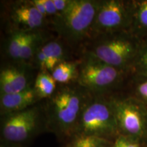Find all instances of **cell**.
Wrapping results in <instances>:
<instances>
[{
	"mask_svg": "<svg viewBox=\"0 0 147 147\" xmlns=\"http://www.w3.org/2000/svg\"><path fill=\"white\" fill-rule=\"evenodd\" d=\"M33 3L36 7L37 10L40 12V14H41L42 16H44L45 18L47 19V12H46V9L45 5L42 2V0H32Z\"/></svg>",
	"mask_w": 147,
	"mask_h": 147,
	"instance_id": "obj_25",
	"label": "cell"
},
{
	"mask_svg": "<svg viewBox=\"0 0 147 147\" xmlns=\"http://www.w3.org/2000/svg\"><path fill=\"white\" fill-rule=\"evenodd\" d=\"M131 71L136 76H147V39L141 40L140 47Z\"/></svg>",
	"mask_w": 147,
	"mask_h": 147,
	"instance_id": "obj_19",
	"label": "cell"
},
{
	"mask_svg": "<svg viewBox=\"0 0 147 147\" xmlns=\"http://www.w3.org/2000/svg\"><path fill=\"white\" fill-rule=\"evenodd\" d=\"M100 1L72 0L65 12L52 18L59 38L71 47L90 40Z\"/></svg>",
	"mask_w": 147,
	"mask_h": 147,
	"instance_id": "obj_2",
	"label": "cell"
},
{
	"mask_svg": "<svg viewBox=\"0 0 147 147\" xmlns=\"http://www.w3.org/2000/svg\"><path fill=\"white\" fill-rule=\"evenodd\" d=\"M42 2L45 5L47 17H52L53 18L58 15V12L55 8L53 0H42Z\"/></svg>",
	"mask_w": 147,
	"mask_h": 147,
	"instance_id": "obj_23",
	"label": "cell"
},
{
	"mask_svg": "<svg viewBox=\"0 0 147 147\" xmlns=\"http://www.w3.org/2000/svg\"><path fill=\"white\" fill-rule=\"evenodd\" d=\"M112 141L86 135H75L66 142L65 147H110Z\"/></svg>",
	"mask_w": 147,
	"mask_h": 147,
	"instance_id": "obj_17",
	"label": "cell"
},
{
	"mask_svg": "<svg viewBox=\"0 0 147 147\" xmlns=\"http://www.w3.org/2000/svg\"><path fill=\"white\" fill-rule=\"evenodd\" d=\"M25 32H12L10 34L6 44V53L9 57L18 61L22 47L28 38L29 34Z\"/></svg>",
	"mask_w": 147,
	"mask_h": 147,
	"instance_id": "obj_18",
	"label": "cell"
},
{
	"mask_svg": "<svg viewBox=\"0 0 147 147\" xmlns=\"http://www.w3.org/2000/svg\"><path fill=\"white\" fill-rule=\"evenodd\" d=\"M10 33L40 32L47 22L32 0L14 1L8 12Z\"/></svg>",
	"mask_w": 147,
	"mask_h": 147,
	"instance_id": "obj_9",
	"label": "cell"
},
{
	"mask_svg": "<svg viewBox=\"0 0 147 147\" xmlns=\"http://www.w3.org/2000/svg\"><path fill=\"white\" fill-rule=\"evenodd\" d=\"M132 20V1L100 0L91 38L122 32H129Z\"/></svg>",
	"mask_w": 147,
	"mask_h": 147,
	"instance_id": "obj_8",
	"label": "cell"
},
{
	"mask_svg": "<svg viewBox=\"0 0 147 147\" xmlns=\"http://www.w3.org/2000/svg\"><path fill=\"white\" fill-rule=\"evenodd\" d=\"M0 147H25V145L18 144H12V143L1 142V144H0Z\"/></svg>",
	"mask_w": 147,
	"mask_h": 147,
	"instance_id": "obj_26",
	"label": "cell"
},
{
	"mask_svg": "<svg viewBox=\"0 0 147 147\" xmlns=\"http://www.w3.org/2000/svg\"><path fill=\"white\" fill-rule=\"evenodd\" d=\"M79 61H65L58 64L52 71V76L57 83L69 84L76 82L78 76Z\"/></svg>",
	"mask_w": 147,
	"mask_h": 147,
	"instance_id": "obj_13",
	"label": "cell"
},
{
	"mask_svg": "<svg viewBox=\"0 0 147 147\" xmlns=\"http://www.w3.org/2000/svg\"><path fill=\"white\" fill-rule=\"evenodd\" d=\"M28 64L8 65L0 71V95L23 91L34 86V81L28 70Z\"/></svg>",
	"mask_w": 147,
	"mask_h": 147,
	"instance_id": "obj_10",
	"label": "cell"
},
{
	"mask_svg": "<svg viewBox=\"0 0 147 147\" xmlns=\"http://www.w3.org/2000/svg\"><path fill=\"white\" fill-rule=\"evenodd\" d=\"M34 87L41 100L50 98L57 88L52 74L48 71H39L34 80Z\"/></svg>",
	"mask_w": 147,
	"mask_h": 147,
	"instance_id": "obj_16",
	"label": "cell"
},
{
	"mask_svg": "<svg viewBox=\"0 0 147 147\" xmlns=\"http://www.w3.org/2000/svg\"><path fill=\"white\" fill-rule=\"evenodd\" d=\"M128 73L84 53L80 61L76 83L93 95H104L118 87Z\"/></svg>",
	"mask_w": 147,
	"mask_h": 147,
	"instance_id": "obj_6",
	"label": "cell"
},
{
	"mask_svg": "<svg viewBox=\"0 0 147 147\" xmlns=\"http://www.w3.org/2000/svg\"><path fill=\"white\" fill-rule=\"evenodd\" d=\"M41 49L49 59V72H52L58 64L68 61L66 58V51L63 41L59 38L46 41Z\"/></svg>",
	"mask_w": 147,
	"mask_h": 147,
	"instance_id": "obj_14",
	"label": "cell"
},
{
	"mask_svg": "<svg viewBox=\"0 0 147 147\" xmlns=\"http://www.w3.org/2000/svg\"><path fill=\"white\" fill-rule=\"evenodd\" d=\"M72 0H53L58 14H60L67 10L70 5Z\"/></svg>",
	"mask_w": 147,
	"mask_h": 147,
	"instance_id": "obj_24",
	"label": "cell"
},
{
	"mask_svg": "<svg viewBox=\"0 0 147 147\" xmlns=\"http://www.w3.org/2000/svg\"><path fill=\"white\" fill-rule=\"evenodd\" d=\"M134 96L147 106V76H136Z\"/></svg>",
	"mask_w": 147,
	"mask_h": 147,
	"instance_id": "obj_20",
	"label": "cell"
},
{
	"mask_svg": "<svg viewBox=\"0 0 147 147\" xmlns=\"http://www.w3.org/2000/svg\"><path fill=\"white\" fill-rule=\"evenodd\" d=\"M75 135L92 136L112 142L119 136L112 97L92 96L80 116Z\"/></svg>",
	"mask_w": 147,
	"mask_h": 147,
	"instance_id": "obj_4",
	"label": "cell"
},
{
	"mask_svg": "<svg viewBox=\"0 0 147 147\" xmlns=\"http://www.w3.org/2000/svg\"><path fill=\"white\" fill-rule=\"evenodd\" d=\"M47 131L44 108L35 105L1 117V142L24 144Z\"/></svg>",
	"mask_w": 147,
	"mask_h": 147,
	"instance_id": "obj_5",
	"label": "cell"
},
{
	"mask_svg": "<svg viewBox=\"0 0 147 147\" xmlns=\"http://www.w3.org/2000/svg\"><path fill=\"white\" fill-rule=\"evenodd\" d=\"M45 42L41 31L31 32L20 52L18 63L27 64L34 60L36 53Z\"/></svg>",
	"mask_w": 147,
	"mask_h": 147,
	"instance_id": "obj_15",
	"label": "cell"
},
{
	"mask_svg": "<svg viewBox=\"0 0 147 147\" xmlns=\"http://www.w3.org/2000/svg\"><path fill=\"white\" fill-rule=\"evenodd\" d=\"M129 32L139 39H147V0L132 1V20Z\"/></svg>",
	"mask_w": 147,
	"mask_h": 147,
	"instance_id": "obj_12",
	"label": "cell"
},
{
	"mask_svg": "<svg viewBox=\"0 0 147 147\" xmlns=\"http://www.w3.org/2000/svg\"><path fill=\"white\" fill-rule=\"evenodd\" d=\"M40 101L41 99L34 86L18 93L0 95L1 117L27 109L36 105Z\"/></svg>",
	"mask_w": 147,
	"mask_h": 147,
	"instance_id": "obj_11",
	"label": "cell"
},
{
	"mask_svg": "<svg viewBox=\"0 0 147 147\" xmlns=\"http://www.w3.org/2000/svg\"><path fill=\"white\" fill-rule=\"evenodd\" d=\"M142 144L131 138L119 135L112 142L110 147H142Z\"/></svg>",
	"mask_w": 147,
	"mask_h": 147,
	"instance_id": "obj_21",
	"label": "cell"
},
{
	"mask_svg": "<svg viewBox=\"0 0 147 147\" xmlns=\"http://www.w3.org/2000/svg\"><path fill=\"white\" fill-rule=\"evenodd\" d=\"M92 96L76 82L57 88L43 107L47 131L67 142L76 134L80 116Z\"/></svg>",
	"mask_w": 147,
	"mask_h": 147,
	"instance_id": "obj_1",
	"label": "cell"
},
{
	"mask_svg": "<svg viewBox=\"0 0 147 147\" xmlns=\"http://www.w3.org/2000/svg\"><path fill=\"white\" fill-rule=\"evenodd\" d=\"M36 62V65L38 66V67L40 69V71H49V59H48L47 55H45V53L43 52V51L42 50V49H40L38 50V52L36 53V55H35V57L34 60Z\"/></svg>",
	"mask_w": 147,
	"mask_h": 147,
	"instance_id": "obj_22",
	"label": "cell"
},
{
	"mask_svg": "<svg viewBox=\"0 0 147 147\" xmlns=\"http://www.w3.org/2000/svg\"><path fill=\"white\" fill-rule=\"evenodd\" d=\"M119 135L140 143L147 140V106L136 97H112Z\"/></svg>",
	"mask_w": 147,
	"mask_h": 147,
	"instance_id": "obj_7",
	"label": "cell"
},
{
	"mask_svg": "<svg viewBox=\"0 0 147 147\" xmlns=\"http://www.w3.org/2000/svg\"><path fill=\"white\" fill-rule=\"evenodd\" d=\"M86 53L113 67L130 72L141 40L130 32L103 35L91 40Z\"/></svg>",
	"mask_w": 147,
	"mask_h": 147,
	"instance_id": "obj_3",
	"label": "cell"
}]
</instances>
